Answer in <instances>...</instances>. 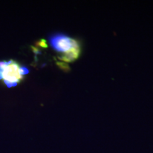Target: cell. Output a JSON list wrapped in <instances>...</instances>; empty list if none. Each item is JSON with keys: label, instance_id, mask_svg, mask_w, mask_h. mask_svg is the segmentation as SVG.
<instances>
[{"label": "cell", "instance_id": "3957f363", "mask_svg": "<svg viewBox=\"0 0 153 153\" xmlns=\"http://www.w3.org/2000/svg\"><path fill=\"white\" fill-rule=\"evenodd\" d=\"M80 54V46L79 44L77 45H75L73 48H72L70 51L68 52L65 53L62 56L59 57L58 58L60 60L64 61L66 62H73L78 58Z\"/></svg>", "mask_w": 153, "mask_h": 153}, {"label": "cell", "instance_id": "7a4b0ae2", "mask_svg": "<svg viewBox=\"0 0 153 153\" xmlns=\"http://www.w3.org/2000/svg\"><path fill=\"white\" fill-rule=\"evenodd\" d=\"M52 47L58 52L66 53L72 48L79 45L76 40L64 35H56L50 40Z\"/></svg>", "mask_w": 153, "mask_h": 153}, {"label": "cell", "instance_id": "277c9868", "mask_svg": "<svg viewBox=\"0 0 153 153\" xmlns=\"http://www.w3.org/2000/svg\"><path fill=\"white\" fill-rule=\"evenodd\" d=\"M57 65L59 68H60V69H62V70H64V71H68V70H70V67H69L68 65L66 64V63H65V62H57Z\"/></svg>", "mask_w": 153, "mask_h": 153}, {"label": "cell", "instance_id": "5b68a950", "mask_svg": "<svg viewBox=\"0 0 153 153\" xmlns=\"http://www.w3.org/2000/svg\"><path fill=\"white\" fill-rule=\"evenodd\" d=\"M36 45H38V46L43 48H48L46 41H45V40H44V39L40 40L39 41L36 43Z\"/></svg>", "mask_w": 153, "mask_h": 153}, {"label": "cell", "instance_id": "6da1fadb", "mask_svg": "<svg viewBox=\"0 0 153 153\" xmlns=\"http://www.w3.org/2000/svg\"><path fill=\"white\" fill-rule=\"evenodd\" d=\"M28 73L27 68L20 66L14 60L0 62V79H3L8 87L16 86Z\"/></svg>", "mask_w": 153, "mask_h": 153}, {"label": "cell", "instance_id": "8992f818", "mask_svg": "<svg viewBox=\"0 0 153 153\" xmlns=\"http://www.w3.org/2000/svg\"><path fill=\"white\" fill-rule=\"evenodd\" d=\"M31 48H32V49H33V52L35 53H39V51H38V50L37 48H33V47H31Z\"/></svg>", "mask_w": 153, "mask_h": 153}]
</instances>
